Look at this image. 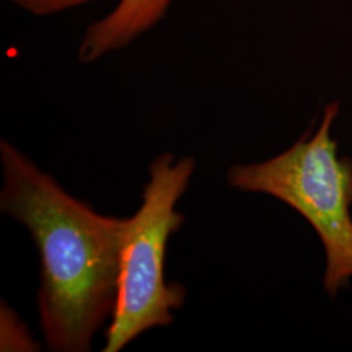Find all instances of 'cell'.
<instances>
[{
	"label": "cell",
	"mask_w": 352,
	"mask_h": 352,
	"mask_svg": "<svg viewBox=\"0 0 352 352\" xmlns=\"http://www.w3.org/2000/svg\"><path fill=\"white\" fill-rule=\"evenodd\" d=\"M1 210L30 231L41 257L38 309L51 351L90 350L113 314L126 218L96 213L1 141Z\"/></svg>",
	"instance_id": "cell-1"
},
{
	"label": "cell",
	"mask_w": 352,
	"mask_h": 352,
	"mask_svg": "<svg viewBox=\"0 0 352 352\" xmlns=\"http://www.w3.org/2000/svg\"><path fill=\"white\" fill-rule=\"evenodd\" d=\"M340 102L327 104L315 135L261 164L234 166L228 183L244 192L266 193L309 222L324 244V287L331 296L352 278V160L338 155L331 128Z\"/></svg>",
	"instance_id": "cell-2"
},
{
	"label": "cell",
	"mask_w": 352,
	"mask_h": 352,
	"mask_svg": "<svg viewBox=\"0 0 352 352\" xmlns=\"http://www.w3.org/2000/svg\"><path fill=\"white\" fill-rule=\"evenodd\" d=\"M193 171L192 158L175 161L170 153L151 164L141 206L133 217L126 218L104 352L120 351L146 330L170 325L174 321L173 311L184 304L186 289L179 283L166 282L164 263L168 238L184 222L176 204Z\"/></svg>",
	"instance_id": "cell-3"
},
{
	"label": "cell",
	"mask_w": 352,
	"mask_h": 352,
	"mask_svg": "<svg viewBox=\"0 0 352 352\" xmlns=\"http://www.w3.org/2000/svg\"><path fill=\"white\" fill-rule=\"evenodd\" d=\"M174 0H118L113 10L89 26L78 49L82 63L120 50L164 20Z\"/></svg>",
	"instance_id": "cell-4"
},
{
	"label": "cell",
	"mask_w": 352,
	"mask_h": 352,
	"mask_svg": "<svg viewBox=\"0 0 352 352\" xmlns=\"http://www.w3.org/2000/svg\"><path fill=\"white\" fill-rule=\"evenodd\" d=\"M19 8L34 16H51L71 11L91 0H8Z\"/></svg>",
	"instance_id": "cell-5"
}]
</instances>
